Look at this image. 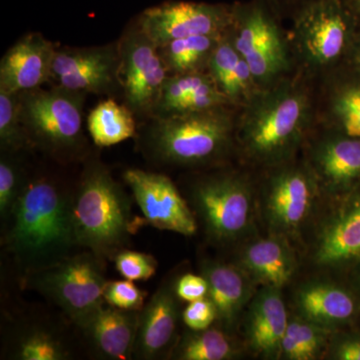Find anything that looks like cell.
Here are the masks:
<instances>
[{
    "mask_svg": "<svg viewBox=\"0 0 360 360\" xmlns=\"http://www.w3.org/2000/svg\"><path fill=\"white\" fill-rule=\"evenodd\" d=\"M269 170L262 186V217L271 234L293 238L311 217L321 189L305 161Z\"/></svg>",
    "mask_w": 360,
    "mask_h": 360,
    "instance_id": "cell-10",
    "label": "cell"
},
{
    "mask_svg": "<svg viewBox=\"0 0 360 360\" xmlns=\"http://www.w3.org/2000/svg\"><path fill=\"white\" fill-rule=\"evenodd\" d=\"M305 163L321 194L345 193L360 179V139L326 129L309 146Z\"/></svg>",
    "mask_w": 360,
    "mask_h": 360,
    "instance_id": "cell-15",
    "label": "cell"
},
{
    "mask_svg": "<svg viewBox=\"0 0 360 360\" xmlns=\"http://www.w3.org/2000/svg\"><path fill=\"white\" fill-rule=\"evenodd\" d=\"M296 307L307 319L328 329L349 321L356 305L347 290L328 283H314L302 286L296 293Z\"/></svg>",
    "mask_w": 360,
    "mask_h": 360,
    "instance_id": "cell-24",
    "label": "cell"
},
{
    "mask_svg": "<svg viewBox=\"0 0 360 360\" xmlns=\"http://www.w3.org/2000/svg\"><path fill=\"white\" fill-rule=\"evenodd\" d=\"M352 15L345 0H307L296 7L288 40L303 75H328L349 51Z\"/></svg>",
    "mask_w": 360,
    "mask_h": 360,
    "instance_id": "cell-6",
    "label": "cell"
},
{
    "mask_svg": "<svg viewBox=\"0 0 360 360\" xmlns=\"http://www.w3.org/2000/svg\"><path fill=\"white\" fill-rule=\"evenodd\" d=\"M328 329L304 319L288 322L281 345V355L290 360L316 359L326 347Z\"/></svg>",
    "mask_w": 360,
    "mask_h": 360,
    "instance_id": "cell-30",
    "label": "cell"
},
{
    "mask_svg": "<svg viewBox=\"0 0 360 360\" xmlns=\"http://www.w3.org/2000/svg\"><path fill=\"white\" fill-rule=\"evenodd\" d=\"M0 148L7 153L32 148L21 117L20 94L0 91Z\"/></svg>",
    "mask_w": 360,
    "mask_h": 360,
    "instance_id": "cell-31",
    "label": "cell"
},
{
    "mask_svg": "<svg viewBox=\"0 0 360 360\" xmlns=\"http://www.w3.org/2000/svg\"><path fill=\"white\" fill-rule=\"evenodd\" d=\"M348 52H350V59L354 63L355 68L360 71V37L352 41Z\"/></svg>",
    "mask_w": 360,
    "mask_h": 360,
    "instance_id": "cell-38",
    "label": "cell"
},
{
    "mask_svg": "<svg viewBox=\"0 0 360 360\" xmlns=\"http://www.w3.org/2000/svg\"><path fill=\"white\" fill-rule=\"evenodd\" d=\"M123 179L131 189L146 224L186 236H193L198 231L193 210L167 175L129 168Z\"/></svg>",
    "mask_w": 360,
    "mask_h": 360,
    "instance_id": "cell-14",
    "label": "cell"
},
{
    "mask_svg": "<svg viewBox=\"0 0 360 360\" xmlns=\"http://www.w3.org/2000/svg\"><path fill=\"white\" fill-rule=\"evenodd\" d=\"M51 82L56 86L84 92L111 94L122 89L120 52L116 44L56 49Z\"/></svg>",
    "mask_w": 360,
    "mask_h": 360,
    "instance_id": "cell-13",
    "label": "cell"
},
{
    "mask_svg": "<svg viewBox=\"0 0 360 360\" xmlns=\"http://www.w3.org/2000/svg\"><path fill=\"white\" fill-rule=\"evenodd\" d=\"M224 35H195L172 40L158 46V52L169 75L208 72L210 58Z\"/></svg>",
    "mask_w": 360,
    "mask_h": 360,
    "instance_id": "cell-26",
    "label": "cell"
},
{
    "mask_svg": "<svg viewBox=\"0 0 360 360\" xmlns=\"http://www.w3.org/2000/svg\"><path fill=\"white\" fill-rule=\"evenodd\" d=\"M120 276L129 281H148L158 270V262L153 255L127 248L116 253L113 259Z\"/></svg>",
    "mask_w": 360,
    "mask_h": 360,
    "instance_id": "cell-33",
    "label": "cell"
},
{
    "mask_svg": "<svg viewBox=\"0 0 360 360\" xmlns=\"http://www.w3.org/2000/svg\"><path fill=\"white\" fill-rule=\"evenodd\" d=\"M86 94L56 85L21 92V117L32 148L60 163L86 160L89 141L82 129Z\"/></svg>",
    "mask_w": 360,
    "mask_h": 360,
    "instance_id": "cell-5",
    "label": "cell"
},
{
    "mask_svg": "<svg viewBox=\"0 0 360 360\" xmlns=\"http://www.w3.org/2000/svg\"><path fill=\"white\" fill-rule=\"evenodd\" d=\"M20 153L1 151L0 158V217L6 224L30 177Z\"/></svg>",
    "mask_w": 360,
    "mask_h": 360,
    "instance_id": "cell-32",
    "label": "cell"
},
{
    "mask_svg": "<svg viewBox=\"0 0 360 360\" xmlns=\"http://www.w3.org/2000/svg\"><path fill=\"white\" fill-rule=\"evenodd\" d=\"M311 255L314 264L324 269L360 258V195L321 220Z\"/></svg>",
    "mask_w": 360,
    "mask_h": 360,
    "instance_id": "cell-18",
    "label": "cell"
},
{
    "mask_svg": "<svg viewBox=\"0 0 360 360\" xmlns=\"http://www.w3.org/2000/svg\"><path fill=\"white\" fill-rule=\"evenodd\" d=\"M350 11L360 18V0H345Z\"/></svg>",
    "mask_w": 360,
    "mask_h": 360,
    "instance_id": "cell-40",
    "label": "cell"
},
{
    "mask_svg": "<svg viewBox=\"0 0 360 360\" xmlns=\"http://www.w3.org/2000/svg\"><path fill=\"white\" fill-rule=\"evenodd\" d=\"M217 319V309L210 297L188 302L182 312V321L189 330H205Z\"/></svg>",
    "mask_w": 360,
    "mask_h": 360,
    "instance_id": "cell-35",
    "label": "cell"
},
{
    "mask_svg": "<svg viewBox=\"0 0 360 360\" xmlns=\"http://www.w3.org/2000/svg\"><path fill=\"white\" fill-rule=\"evenodd\" d=\"M175 292L182 302H194L208 295V283L202 274H186L175 281Z\"/></svg>",
    "mask_w": 360,
    "mask_h": 360,
    "instance_id": "cell-36",
    "label": "cell"
},
{
    "mask_svg": "<svg viewBox=\"0 0 360 360\" xmlns=\"http://www.w3.org/2000/svg\"><path fill=\"white\" fill-rule=\"evenodd\" d=\"M236 356V347L224 329L191 330L176 341L168 359L179 360H226Z\"/></svg>",
    "mask_w": 360,
    "mask_h": 360,
    "instance_id": "cell-28",
    "label": "cell"
},
{
    "mask_svg": "<svg viewBox=\"0 0 360 360\" xmlns=\"http://www.w3.org/2000/svg\"><path fill=\"white\" fill-rule=\"evenodd\" d=\"M117 45L124 104L135 116L148 120L155 115L163 85L169 77L167 66L158 45L135 20L123 32Z\"/></svg>",
    "mask_w": 360,
    "mask_h": 360,
    "instance_id": "cell-11",
    "label": "cell"
},
{
    "mask_svg": "<svg viewBox=\"0 0 360 360\" xmlns=\"http://www.w3.org/2000/svg\"><path fill=\"white\" fill-rule=\"evenodd\" d=\"M56 46L40 33L18 39L0 61V91L21 94L51 82Z\"/></svg>",
    "mask_w": 360,
    "mask_h": 360,
    "instance_id": "cell-17",
    "label": "cell"
},
{
    "mask_svg": "<svg viewBox=\"0 0 360 360\" xmlns=\"http://www.w3.org/2000/svg\"><path fill=\"white\" fill-rule=\"evenodd\" d=\"M130 205L110 170L97 158H87L71 200L77 246L101 259H113L127 248L135 229Z\"/></svg>",
    "mask_w": 360,
    "mask_h": 360,
    "instance_id": "cell-4",
    "label": "cell"
},
{
    "mask_svg": "<svg viewBox=\"0 0 360 360\" xmlns=\"http://www.w3.org/2000/svg\"><path fill=\"white\" fill-rule=\"evenodd\" d=\"M274 8L267 0L236 2L227 32L260 89L290 75L295 61Z\"/></svg>",
    "mask_w": 360,
    "mask_h": 360,
    "instance_id": "cell-7",
    "label": "cell"
},
{
    "mask_svg": "<svg viewBox=\"0 0 360 360\" xmlns=\"http://www.w3.org/2000/svg\"><path fill=\"white\" fill-rule=\"evenodd\" d=\"M176 279H165L139 311L134 359L155 360L169 356L177 341L180 315V300L175 292Z\"/></svg>",
    "mask_w": 360,
    "mask_h": 360,
    "instance_id": "cell-16",
    "label": "cell"
},
{
    "mask_svg": "<svg viewBox=\"0 0 360 360\" xmlns=\"http://www.w3.org/2000/svg\"><path fill=\"white\" fill-rule=\"evenodd\" d=\"M87 129L98 148H110L137 134L134 113L115 99L101 101L90 111Z\"/></svg>",
    "mask_w": 360,
    "mask_h": 360,
    "instance_id": "cell-27",
    "label": "cell"
},
{
    "mask_svg": "<svg viewBox=\"0 0 360 360\" xmlns=\"http://www.w3.org/2000/svg\"><path fill=\"white\" fill-rule=\"evenodd\" d=\"M333 356L340 360H360V338H347L340 341Z\"/></svg>",
    "mask_w": 360,
    "mask_h": 360,
    "instance_id": "cell-37",
    "label": "cell"
},
{
    "mask_svg": "<svg viewBox=\"0 0 360 360\" xmlns=\"http://www.w3.org/2000/svg\"><path fill=\"white\" fill-rule=\"evenodd\" d=\"M139 321V311L103 304L77 328L99 359L127 360L134 357Z\"/></svg>",
    "mask_w": 360,
    "mask_h": 360,
    "instance_id": "cell-19",
    "label": "cell"
},
{
    "mask_svg": "<svg viewBox=\"0 0 360 360\" xmlns=\"http://www.w3.org/2000/svg\"><path fill=\"white\" fill-rule=\"evenodd\" d=\"M201 274L208 283V295L217 312L222 328H232L250 300L253 281L239 265L205 260Z\"/></svg>",
    "mask_w": 360,
    "mask_h": 360,
    "instance_id": "cell-21",
    "label": "cell"
},
{
    "mask_svg": "<svg viewBox=\"0 0 360 360\" xmlns=\"http://www.w3.org/2000/svg\"><path fill=\"white\" fill-rule=\"evenodd\" d=\"M146 293L139 290L134 281H108L104 290V302L110 307L131 311H141L144 307Z\"/></svg>",
    "mask_w": 360,
    "mask_h": 360,
    "instance_id": "cell-34",
    "label": "cell"
},
{
    "mask_svg": "<svg viewBox=\"0 0 360 360\" xmlns=\"http://www.w3.org/2000/svg\"><path fill=\"white\" fill-rule=\"evenodd\" d=\"M236 108L148 118L136 134L139 148L158 167H220L236 148Z\"/></svg>",
    "mask_w": 360,
    "mask_h": 360,
    "instance_id": "cell-3",
    "label": "cell"
},
{
    "mask_svg": "<svg viewBox=\"0 0 360 360\" xmlns=\"http://www.w3.org/2000/svg\"><path fill=\"white\" fill-rule=\"evenodd\" d=\"M103 262L85 250L25 274V284L56 303L79 326L105 302L103 293L110 281Z\"/></svg>",
    "mask_w": 360,
    "mask_h": 360,
    "instance_id": "cell-9",
    "label": "cell"
},
{
    "mask_svg": "<svg viewBox=\"0 0 360 360\" xmlns=\"http://www.w3.org/2000/svg\"><path fill=\"white\" fill-rule=\"evenodd\" d=\"M189 198L205 236L215 245L236 243L252 225L255 191L240 172L217 170L198 177L191 184Z\"/></svg>",
    "mask_w": 360,
    "mask_h": 360,
    "instance_id": "cell-8",
    "label": "cell"
},
{
    "mask_svg": "<svg viewBox=\"0 0 360 360\" xmlns=\"http://www.w3.org/2000/svg\"><path fill=\"white\" fill-rule=\"evenodd\" d=\"M288 322L281 290L264 286L251 302L246 321V338L251 350L267 359L281 356Z\"/></svg>",
    "mask_w": 360,
    "mask_h": 360,
    "instance_id": "cell-20",
    "label": "cell"
},
{
    "mask_svg": "<svg viewBox=\"0 0 360 360\" xmlns=\"http://www.w3.org/2000/svg\"><path fill=\"white\" fill-rule=\"evenodd\" d=\"M208 73L220 91L236 108L245 106L260 89L250 66L236 51L227 32L213 52Z\"/></svg>",
    "mask_w": 360,
    "mask_h": 360,
    "instance_id": "cell-23",
    "label": "cell"
},
{
    "mask_svg": "<svg viewBox=\"0 0 360 360\" xmlns=\"http://www.w3.org/2000/svg\"><path fill=\"white\" fill-rule=\"evenodd\" d=\"M324 87L321 117L326 129L360 139V82L331 80Z\"/></svg>",
    "mask_w": 360,
    "mask_h": 360,
    "instance_id": "cell-25",
    "label": "cell"
},
{
    "mask_svg": "<svg viewBox=\"0 0 360 360\" xmlns=\"http://www.w3.org/2000/svg\"><path fill=\"white\" fill-rule=\"evenodd\" d=\"M233 4L167 1L149 7L135 18L158 46L195 35H224L232 22Z\"/></svg>",
    "mask_w": 360,
    "mask_h": 360,
    "instance_id": "cell-12",
    "label": "cell"
},
{
    "mask_svg": "<svg viewBox=\"0 0 360 360\" xmlns=\"http://www.w3.org/2000/svg\"><path fill=\"white\" fill-rule=\"evenodd\" d=\"M72 193L45 175L28 177L6 222L4 245L23 274L72 255L77 245L71 214Z\"/></svg>",
    "mask_w": 360,
    "mask_h": 360,
    "instance_id": "cell-2",
    "label": "cell"
},
{
    "mask_svg": "<svg viewBox=\"0 0 360 360\" xmlns=\"http://www.w3.org/2000/svg\"><path fill=\"white\" fill-rule=\"evenodd\" d=\"M272 6L276 8V7H281L283 6H290V4H293V6L298 7L300 4H302L303 2L307 1V0H267Z\"/></svg>",
    "mask_w": 360,
    "mask_h": 360,
    "instance_id": "cell-39",
    "label": "cell"
},
{
    "mask_svg": "<svg viewBox=\"0 0 360 360\" xmlns=\"http://www.w3.org/2000/svg\"><path fill=\"white\" fill-rule=\"evenodd\" d=\"M307 75H288L259 89L240 108L236 148L253 165L266 168L293 160L307 141L315 106Z\"/></svg>",
    "mask_w": 360,
    "mask_h": 360,
    "instance_id": "cell-1",
    "label": "cell"
},
{
    "mask_svg": "<svg viewBox=\"0 0 360 360\" xmlns=\"http://www.w3.org/2000/svg\"><path fill=\"white\" fill-rule=\"evenodd\" d=\"M16 338L13 359L20 360H65L71 356L70 348L58 335L44 328H26Z\"/></svg>",
    "mask_w": 360,
    "mask_h": 360,
    "instance_id": "cell-29",
    "label": "cell"
},
{
    "mask_svg": "<svg viewBox=\"0 0 360 360\" xmlns=\"http://www.w3.org/2000/svg\"><path fill=\"white\" fill-rule=\"evenodd\" d=\"M239 266L253 281L267 288H283L295 274L296 262L288 238L271 236L251 241L241 251Z\"/></svg>",
    "mask_w": 360,
    "mask_h": 360,
    "instance_id": "cell-22",
    "label": "cell"
}]
</instances>
